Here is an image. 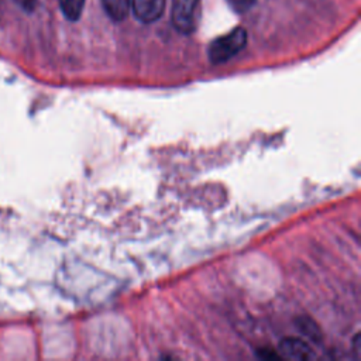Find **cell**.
Listing matches in <instances>:
<instances>
[{
	"label": "cell",
	"mask_w": 361,
	"mask_h": 361,
	"mask_svg": "<svg viewBox=\"0 0 361 361\" xmlns=\"http://www.w3.org/2000/svg\"><path fill=\"white\" fill-rule=\"evenodd\" d=\"M102 4L113 21H121L128 14L131 0H102Z\"/></svg>",
	"instance_id": "cell-5"
},
{
	"label": "cell",
	"mask_w": 361,
	"mask_h": 361,
	"mask_svg": "<svg viewBox=\"0 0 361 361\" xmlns=\"http://www.w3.org/2000/svg\"><path fill=\"white\" fill-rule=\"evenodd\" d=\"M200 0H172V24L180 34H192L199 23Z\"/></svg>",
	"instance_id": "cell-2"
},
{
	"label": "cell",
	"mask_w": 361,
	"mask_h": 361,
	"mask_svg": "<svg viewBox=\"0 0 361 361\" xmlns=\"http://www.w3.org/2000/svg\"><path fill=\"white\" fill-rule=\"evenodd\" d=\"M20 7H23L27 11H32L37 6L39 0H14Z\"/></svg>",
	"instance_id": "cell-8"
},
{
	"label": "cell",
	"mask_w": 361,
	"mask_h": 361,
	"mask_svg": "<svg viewBox=\"0 0 361 361\" xmlns=\"http://www.w3.org/2000/svg\"><path fill=\"white\" fill-rule=\"evenodd\" d=\"M59 4L63 16L71 21H76L82 14L85 0H59Z\"/></svg>",
	"instance_id": "cell-6"
},
{
	"label": "cell",
	"mask_w": 361,
	"mask_h": 361,
	"mask_svg": "<svg viewBox=\"0 0 361 361\" xmlns=\"http://www.w3.org/2000/svg\"><path fill=\"white\" fill-rule=\"evenodd\" d=\"M166 0H131L135 18L144 24L157 21L162 16Z\"/></svg>",
	"instance_id": "cell-3"
},
{
	"label": "cell",
	"mask_w": 361,
	"mask_h": 361,
	"mask_svg": "<svg viewBox=\"0 0 361 361\" xmlns=\"http://www.w3.org/2000/svg\"><path fill=\"white\" fill-rule=\"evenodd\" d=\"M278 348H279L281 355L285 358H289V360L305 361V360H312L314 357L309 344L300 338L286 337L279 343Z\"/></svg>",
	"instance_id": "cell-4"
},
{
	"label": "cell",
	"mask_w": 361,
	"mask_h": 361,
	"mask_svg": "<svg viewBox=\"0 0 361 361\" xmlns=\"http://www.w3.org/2000/svg\"><path fill=\"white\" fill-rule=\"evenodd\" d=\"M247 45V31L235 27L230 32L213 39L209 45L207 55L212 63H223L237 55Z\"/></svg>",
	"instance_id": "cell-1"
},
{
	"label": "cell",
	"mask_w": 361,
	"mask_h": 361,
	"mask_svg": "<svg viewBox=\"0 0 361 361\" xmlns=\"http://www.w3.org/2000/svg\"><path fill=\"white\" fill-rule=\"evenodd\" d=\"M257 0H228V3L237 10V11H247L250 10Z\"/></svg>",
	"instance_id": "cell-7"
}]
</instances>
